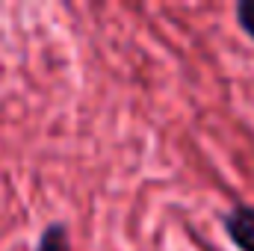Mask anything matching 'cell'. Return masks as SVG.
Wrapping results in <instances>:
<instances>
[{
	"instance_id": "cell-1",
	"label": "cell",
	"mask_w": 254,
	"mask_h": 251,
	"mask_svg": "<svg viewBox=\"0 0 254 251\" xmlns=\"http://www.w3.org/2000/svg\"><path fill=\"white\" fill-rule=\"evenodd\" d=\"M228 234L240 251H254V210L252 207H237L228 216Z\"/></svg>"
},
{
	"instance_id": "cell-2",
	"label": "cell",
	"mask_w": 254,
	"mask_h": 251,
	"mask_svg": "<svg viewBox=\"0 0 254 251\" xmlns=\"http://www.w3.org/2000/svg\"><path fill=\"white\" fill-rule=\"evenodd\" d=\"M36 251H71V243H68V231H65V225H60V222L48 225V228L42 231V237H39Z\"/></svg>"
},
{
	"instance_id": "cell-3",
	"label": "cell",
	"mask_w": 254,
	"mask_h": 251,
	"mask_svg": "<svg viewBox=\"0 0 254 251\" xmlns=\"http://www.w3.org/2000/svg\"><path fill=\"white\" fill-rule=\"evenodd\" d=\"M237 21H240V27L254 39V0H243L237 6Z\"/></svg>"
}]
</instances>
